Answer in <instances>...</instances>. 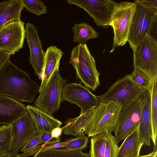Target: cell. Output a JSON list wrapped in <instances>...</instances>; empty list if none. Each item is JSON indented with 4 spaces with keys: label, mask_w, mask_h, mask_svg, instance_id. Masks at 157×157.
Segmentation results:
<instances>
[{
    "label": "cell",
    "mask_w": 157,
    "mask_h": 157,
    "mask_svg": "<svg viewBox=\"0 0 157 157\" xmlns=\"http://www.w3.org/2000/svg\"><path fill=\"white\" fill-rule=\"evenodd\" d=\"M40 87L29 75L9 60L0 70V95L32 103Z\"/></svg>",
    "instance_id": "obj_1"
},
{
    "label": "cell",
    "mask_w": 157,
    "mask_h": 157,
    "mask_svg": "<svg viewBox=\"0 0 157 157\" xmlns=\"http://www.w3.org/2000/svg\"><path fill=\"white\" fill-rule=\"evenodd\" d=\"M77 77L86 87L94 91L100 84V73L96 68L94 58L85 43L79 44L72 49L69 60Z\"/></svg>",
    "instance_id": "obj_2"
},
{
    "label": "cell",
    "mask_w": 157,
    "mask_h": 157,
    "mask_svg": "<svg viewBox=\"0 0 157 157\" xmlns=\"http://www.w3.org/2000/svg\"><path fill=\"white\" fill-rule=\"evenodd\" d=\"M133 2L135 9L128 37V42L133 51L147 34L151 36L157 20V10L147 6L142 0H136Z\"/></svg>",
    "instance_id": "obj_3"
},
{
    "label": "cell",
    "mask_w": 157,
    "mask_h": 157,
    "mask_svg": "<svg viewBox=\"0 0 157 157\" xmlns=\"http://www.w3.org/2000/svg\"><path fill=\"white\" fill-rule=\"evenodd\" d=\"M145 90L133 82L129 74L126 75L117 79L105 93L97 97L100 102L113 103L123 110L139 100Z\"/></svg>",
    "instance_id": "obj_4"
},
{
    "label": "cell",
    "mask_w": 157,
    "mask_h": 157,
    "mask_svg": "<svg viewBox=\"0 0 157 157\" xmlns=\"http://www.w3.org/2000/svg\"><path fill=\"white\" fill-rule=\"evenodd\" d=\"M10 125V143L7 149L0 154L1 157H18L20 150L38 134L34 122L27 109Z\"/></svg>",
    "instance_id": "obj_5"
},
{
    "label": "cell",
    "mask_w": 157,
    "mask_h": 157,
    "mask_svg": "<svg viewBox=\"0 0 157 157\" xmlns=\"http://www.w3.org/2000/svg\"><path fill=\"white\" fill-rule=\"evenodd\" d=\"M135 9L134 3L122 2L117 3L107 24L111 26L114 32L112 48L110 53L113 52L116 47L124 45L128 42L129 29Z\"/></svg>",
    "instance_id": "obj_6"
},
{
    "label": "cell",
    "mask_w": 157,
    "mask_h": 157,
    "mask_svg": "<svg viewBox=\"0 0 157 157\" xmlns=\"http://www.w3.org/2000/svg\"><path fill=\"white\" fill-rule=\"evenodd\" d=\"M122 110L119 106L112 103L99 102L91 120L84 132L89 137L113 131Z\"/></svg>",
    "instance_id": "obj_7"
},
{
    "label": "cell",
    "mask_w": 157,
    "mask_h": 157,
    "mask_svg": "<svg viewBox=\"0 0 157 157\" xmlns=\"http://www.w3.org/2000/svg\"><path fill=\"white\" fill-rule=\"evenodd\" d=\"M134 68L145 73L153 81L157 78V41L147 34L133 51Z\"/></svg>",
    "instance_id": "obj_8"
},
{
    "label": "cell",
    "mask_w": 157,
    "mask_h": 157,
    "mask_svg": "<svg viewBox=\"0 0 157 157\" xmlns=\"http://www.w3.org/2000/svg\"><path fill=\"white\" fill-rule=\"evenodd\" d=\"M67 82L56 70L34 102V106L52 115L59 109L63 88Z\"/></svg>",
    "instance_id": "obj_9"
},
{
    "label": "cell",
    "mask_w": 157,
    "mask_h": 157,
    "mask_svg": "<svg viewBox=\"0 0 157 157\" xmlns=\"http://www.w3.org/2000/svg\"><path fill=\"white\" fill-rule=\"evenodd\" d=\"M25 38V23L10 22L0 29V51L13 55L23 48Z\"/></svg>",
    "instance_id": "obj_10"
},
{
    "label": "cell",
    "mask_w": 157,
    "mask_h": 157,
    "mask_svg": "<svg viewBox=\"0 0 157 157\" xmlns=\"http://www.w3.org/2000/svg\"><path fill=\"white\" fill-rule=\"evenodd\" d=\"M67 3L83 9L94 20L97 26L107 27L117 2L111 0H67Z\"/></svg>",
    "instance_id": "obj_11"
},
{
    "label": "cell",
    "mask_w": 157,
    "mask_h": 157,
    "mask_svg": "<svg viewBox=\"0 0 157 157\" xmlns=\"http://www.w3.org/2000/svg\"><path fill=\"white\" fill-rule=\"evenodd\" d=\"M62 100L76 105L81 111L95 108L99 102L97 96L92 94L89 88L76 83H68L64 86Z\"/></svg>",
    "instance_id": "obj_12"
},
{
    "label": "cell",
    "mask_w": 157,
    "mask_h": 157,
    "mask_svg": "<svg viewBox=\"0 0 157 157\" xmlns=\"http://www.w3.org/2000/svg\"><path fill=\"white\" fill-rule=\"evenodd\" d=\"M140 113L139 99L122 110L113 131L116 142L118 144L138 125Z\"/></svg>",
    "instance_id": "obj_13"
},
{
    "label": "cell",
    "mask_w": 157,
    "mask_h": 157,
    "mask_svg": "<svg viewBox=\"0 0 157 157\" xmlns=\"http://www.w3.org/2000/svg\"><path fill=\"white\" fill-rule=\"evenodd\" d=\"M25 38L30 50L29 61L36 75L41 80L45 52L35 26L27 23L25 25Z\"/></svg>",
    "instance_id": "obj_14"
},
{
    "label": "cell",
    "mask_w": 157,
    "mask_h": 157,
    "mask_svg": "<svg viewBox=\"0 0 157 157\" xmlns=\"http://www.w3.org/2000/svg\"><path fill=\"white\" fill-rule=\"evenodd\" d=\"M139 100L140 108L139 123V136L143 145L150 146L151 145L152 127L149 90H145Z\"/></svg>",
    "instance_id": "obj_15"
},
{
    "label": "cell",
    "mask_w": 157,
    "mask_h": 157,
    "mask_svg": "<svg viewBox=\"0 0 157 157\" xmlns=\"http://www.w3.org/2000/svg\"><path fill=\"white\" fill-rule=\"evenodd\" d=\"M27 110L26 106L20 101L0 95V124L10 125Z\"/></svg>",
    "instance_id": "obj_16"
},
{
    "label": "cell",
    "mask_w": 157,
    "mask_h": 157,
    "mask_svg": "<svg viewBox=\"0 0 157 157\" xmlns=\"http://www.w3.org/2000/svg\"><path fill=\"white\" fill-rule=\"evenodd\" d=\"M27 109L31 117L38 133H51L52 130L57 127H60L62 123L41 109L28 105Z\"/></svg>",
    "instance_id": "obj_17"
},
{
    "label": "cell",
    "mask_w": 157,
    "mask_h": 157,
    "mask_svg": "<svg viewBox=\"0 0 157 157\" xmlns=\"http://www.w3.org/2000/svg\"><path fill=\"white\" fill-rule=\"evenodd\" d=\"M63 54V52L56 46H51L47 48L45 52L39 92L45 87L55 71L59 69L60 60Z\"/></svg>",
    "instance_id": "obj_18"
},
{
    "label": "cell",
    "mask_w": 157,
    "mask_h": 157,
    "mask_svg": "<svg viewBox=\"0 0 157 157\" xmlns=\"http://www.w3.org/2000/svg\"><path fill=\"white\" fill-rule=\"evenodd\" d=\"M95 108L81 111L80 115L77 117L67 118L64 121L65 125L63 127L64 134L77 136L84 132L91 120Z\"/></svg>",
    "instance_id": "obj_19"
},
{
    "label": "cell",
    "mask_w": 157,
    "mask_h": 157,
    "mask_svg": "<svg viewBox=\"0 0 157 157\" xmlns=\"http://www.w3.org/2000/svg\"><path fill=\"white\" fill-rule=\"evenodd\" d=\"M143 145L139 136L138 124L119 147L116 157H137Z\"/></svg>",
    "instance_id": "obj_20"
},
{
    "label": "cell",
    "mask_w": 157,
    "mask_h": 157,
    "mask_svg": "<svg viewBox=\"0 0 157 157\" xmlns=\"http://www.w3.org/2000/svg\"><path fill=\"white\" fill-rule=\"evenodd\" d=\"M21 0H9L0 2V29L7 24L21 20L24 8Z\"/></svg>",
    "instance_id": "obj_21"
},
{
    "label": "cell",
    "mask_w": 157,
    "mask_h": 157,
    "mask_svg": "<svg viewBox=\"0 0 157 157\" xmlns=\"http://www.w3.org/2000/svg\"><path fill=\"white\" fill-rule=\"evenodd\" d=\"M72 29L73 33V43L82 44L89 39L98 37V33L91 26L85 22L75 24Z\"/></svg>",
    "instance_id": "obj_22"
},
{
    "label": "cell",
    "mask_w": 157,
    "mask_h": 157,
    "mask_svg": "<svg viewBox=\"0 0 157 157\" xmlns=\"http://www.w3.org/2000/svg\"><path fill=\"white\" fill-rule=\"evenodd\" d=\"M149 91L152 127L151 139L155 145L157 144V78L152 81L151 87Z\"/></svg>",
    "instance_id": "obj_23"
},
{
    "label": "cell",
    "mask_w": 157,
    "mask_h": 157,
    "mask_svg": "<svg viewBox=\"0 0 157 157\" xmlns=\"http://www.w3.org/2000/svg\"><path fill=\"white\" fill-rule=\"evenodd\" d=\"M32 157H90L89 153H83L82 150H70L66 148H52L38 153Z\"/></svg>",
    "instance_id": "obj_24"
},
{
    "label": "cell",
    "mask_w": 157,
    "mask_h": 157,
    "mask_svg": "<svg viewBox=\"0 0 157 157\" xmlns=\"http://www.w3.org/2000/svg\"><path fill=\"white\" fill-rule=\"evenodd\" d=\"M107 133L96 135L90 139V157H104Z\"/></svg>",
    "instance_id": "obj_25"
},
{
    "label": "cell",
    "mask_w": 157,
    "mask_h": 157,
    "mask_svg": "<svg viewBox=\"0 0 157 157\" xmlns=\"http://www.w3.org/2000/svg\"><path fill=\"white\" fill-rule=\"evenodd\" d=\"M129 75L131 80L137 86L145 90H150L152 81L144 72L134 68Z\"/></svg>",
    "instance_id": "obj_26"
},
{
    "label": "cell",
    "mask_w": 157,
    "mask_h": 157,
    "mask_svg": "<svg viewBox=\"0 0 157 157\" xmlns=\"http://www.w3.org/2000/svg\"><path fill=\"white\" fill-rule=\"evenodd\" d=\"M71 138L65 141L56 144L52 145H44L43 144L38 145L31 149L22 154L18 155V157H27L28 156L34 155L36 154L47 151L49 149L52 148H59L65 147L68 144L73 140Z\"/></svg>",
    "instance_id": "obj_27"
},
{
    "label": "cell",
    "mask_w": 157,
    "mask_h": 157,
    "mask_svg": "<svg viewBox=\"0 0 157 157\" xmlns=\"http://www.w3.org/2000/svg\"><path fill=\"white\" fill-rule=\"evenodd\" d=\"M23 5L26 9L37 16L47 12L46 6L44 2L37 0H21Z\"/></svg>",
    "instance_id": "obj_28"
},
{
    "label": "cell",
    "mask_w": 157,
    "mask_h": 157,
    "mask_svg": "<svg viewBox=\"0 0 157 157\" xmlns=\"http://www.w3.org/2000/svg\"><path fill=\"white\" fill-rule=\"evenodd\" d=\"M11 138L10 125L0 126V154L4 152L10 144Z\"/></svg>",
    "instance_id": "obj_29"
},
{
    "label": "cell",
    "mask_w": 157,
    "mask_h": 157,
    "mask_svg": "<svg viewBox=\"0 0 157 157\" xmlns=\"http://www.w3.org/2000/svg\"><path fill=\"white\" fill-rule=\"evenodd\" d=\"M89 137L84 132L77 136L68 144L64 147L70 150H83L86 148L88 143Z\"/></svg>",
    "instance_id": "obj_30"
},
{
    "label": "cell",
    "mask_w": 157,
    "mask_h": 157,
    "mask_svg": "<svg viewBox=\"0 0 157 157\" xmlns=\"http://www.w3.org/2000/svg\"><path fill=\"white\" fill-rule=\"evenodd\" d=\"M117 144L112 132L107 133L104 157H116L119 148Z\"/></svg>",
    "instance_id": "obj_31"
},
{
    "label": "cell",
    "mask_w": 157,
    "mask_h": 157,
    "mask_svg": "<svg viewBox=\"0 0 157 157\" xmlns=\"http://www.w3.org/2000/svg\"><path fill=\"white\" fill-rule=\"evenodd\" d=\"M40 133V138L41 144L44 145H52L60 143L61 139L60 137H53L51 133Z\"/></svg>",
    "instance_id": "obj_32"
},
{
    "label": "cell",
    "mask_w": 157,
    "mask_h": 157,
    "mask_svg": "<svg viewBox=\"0 0 157 157\" xmlns=\"http://www.w3.org/2000/svg\"><path fill=\"white\" fill-rule=\"evenodd\" d=\"M42 142L40 138V133H38V134L33 137L30 140L25 146L21 149V151L23 153L28 151L36 146L41 144Z\"/></svg>",
    "instance_id": "obj_33"
},
{
    "label": "cell",
    "mask_w": 157,
    "mask_h": 157,
    "mask_svg": "<svg viewBox=\"0 0 157 157\" xmlns=\"http://www.w3.org/2000/svg\"><path fill=\"white\" fill-rule=\"evenodd\" d=\"M11 55L8 53L0 51V70L4 65L10 59Z\"/></svg>",
    "instance_id": "obj_34"
},
{
    "label": "cell",
    "mask_w": 157,
    "mask_h": 157,
    "mask_svg": "<svg viewBox=\"0 0 157 157\" xmlns=\"http://www.w3.org/2000/svg\"><path fill=\"white\" fill-rule=\"evenodd\" d=\"M143 2L150 7L157 10V0H142Z\"/></svg>",
    "instance_id": "obj_35"
},
{
    "label": "cell",
    "mask_w": 157,
    "mask_h": 157,
    "mask_svg": "<svg viewBox=\"0 0 157 157\" xmlns=\"http://www.w3.org/2000/svg\"><path fill=\"white\" fill-rule=\"evenodd\" d=\"M63 128L57 127L53 129L52 131L51 134L52 136L54 137H60L63 131Z\"/></svg>",
    "instance_id": "obj_36"
},
{
    "label": "cell",
    "mask_w": 157,
    "mask_h": 157,
    "mask_svg": "<svg viewBox=\"0 0 157 157\" xmlns=\"http://www.w3.org/2000/svg\"><path fill=\"white\" fill-rule=\"evenodd\" d=\"M157 145L154 146V150L151 153L145 155H140L137 157H155L157 155Z\"/></svg>",
    "instance_id": "obj_37"
},
{
    "label": "cell",
    "mask_w": 157,
    "mask_h": 157,
    "mask_svg": "<svg viewBox=\"0 0 157 157\" xmlns=\"http://www.w3.org/2000/svg\"><path fill=\"white\" fill-rule=\"evenodd\" d=\"M155 157H157V155Z\"/></svg>",
    "instance_id": "obj_38"
},
{
    "label": "cell",
    "mask_w": 157,
    "mask_h": 157,
    "mask_svg": "<svg viewBox=\"0 0 157 157\" xmlns=\"http://www.w3.org/2000/svg\"><path fill=\"white\" fill-rule=\"evenodd\" d=\"M0 157H1V156H0Z\"/></svg>",
    "instance_id": "obj_39"
},
{
    "label": "cell",
    "mask_w": 157,
    "mask_h": 157,
    "mask_svg": "<svg viewBox=\"0 0 157 157\" xmlns=\"http://www.w3.org/2000/svg\"><path fill=\"white\" fill-rule=\"evenodd\" d=\"M156 156H157V155H156Z\"/></svg>",
    "instance_id": "obj_40"
}]
</instances>
